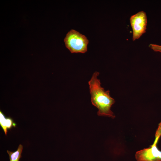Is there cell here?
<instances>
[{
  "label": "cell",
  "mask_w": 161,
  "mask_h": 161,
  "mask_svg": "<svg viewBox=\"0 0 161 161\" xmlns=\"http://www.w3.org/2000/svg\"><path fill=\"white\" fill-rule=\"evenodd\" d=\"M100 73L95 72L88 82L92 104L98 110L97 114L99 116H106L114 118L115 116L111 110L112 106L115 101L110 95L109 90L105 91L101 86L100 80L97 78Z\"/></svg>",
  "instance_id": "1"
},
{
  "label": "cell",
  "mask_w": 161,
  "mask_h": 161,
  "mask_svg": "<svg viewBox=\"0 0 161 161\" xmlns=\"http://www.w3.org/2000/svg\"><path fill=\"white\" fill-rule=\"evenodd\" d=\"M0 125L6 135L8 130L15 127L16 124L10 117H5L2 112L0 111Z\"/></svg>",
  "instance_id": "5"
},
{
  "label": "cell",
  "mask_w": 161,
  "mask_h": 161,
  "mask_svg": "<svg viewBox=\"0 0 161 161\" xmlns=\"http://www.w3.org/2000/svg\"><path fill=\"white\" fill-rule=\"evenodd\" d=\"M157 131L158 133L161 134V122L159 124Z\"/></svg>",
  "instance_id": "8"
},
{
  "label": "cell",
  "mask_w": 161,
  "mask_h": 161,
  "mask_svg": "<svg viewBox=\"0 0 161 161\" xmlns=\"http://www.w3.org/2000/svg\"><path fill=\"white\" fill-rule=\"evenodd\" d=\"M130 21L133 31L132 40L134 41L146 32L147 18L145 13L142 11L132 16Z\"/></svg>",
  "instance_id": "3"
},
{
  "label": "cell",
  "mask_w": 161,
  "mask_h": 161,
  "mask_svg": "<svg viewBox=\"0 0 161 161\" xmlns=\"http://www.w3.org/2000/svg\"><path fill=\"white\" fill-rule=\"evenodd\" d=\"M149 47L155 52H161V45L156 44H150Z\"/></svg>",
  "instance_id": "7"
},
{
  "label": "cell",
  "mask_w": 161,
  "mask_h": 161,
  "mask_svg": "<svg viewBox=\"0 0 161 161\" xmlns=\"http://www.w3.org/2000/svg\"><path fill=\"white\" fill-rule=\"evenodd\" d=\"M157 143L147 148L137 151L135 158L137 161H161V151L157 147Z\"/></svg>",
  "instance_id": "4"
},
{
  "label": "cell",
  "mask_w": 161,
  "mask_h": 161,
  "mask_svg": "<svg viewBox=\"0 0 161 161\" xmlns=\"http://www.w3.org/2000/svg\"><path fill=\"white\" fill-rule=\"evenodd\" d=\"M64 41L71 53H85L87 51L89 40L84 35L75 30H71L68 32Z\"/></svg>",
  "instance_id": "2"
},
{
  "label": "cell",
  "mask_w": 161,
  "mask_h": 161,
  "mask_svg": "<svg viewBox=\"0 0 161 161\" xmlns=\"http://www.w3.org/2000/svg\"><path fill=\"white\" fill-rule=\"evenodd\" d=\"M23 149L22 145L20 144L17 150L14 152L7 150V153L9 156L10 161H19L21 157V154Z\"/></svg>",
  "instance_id": "6"
}]
</instances>
